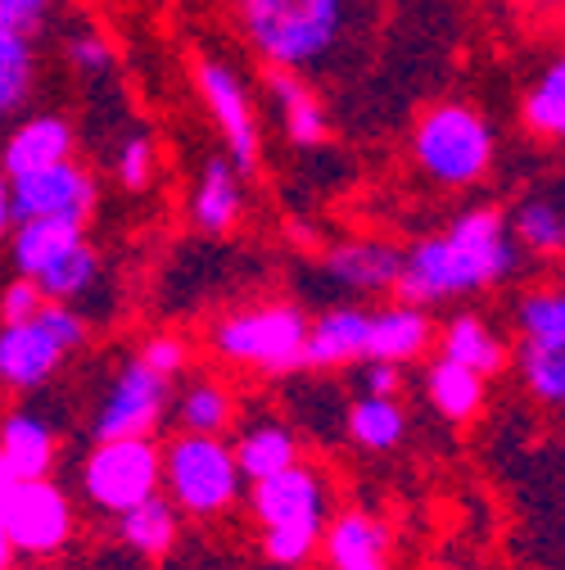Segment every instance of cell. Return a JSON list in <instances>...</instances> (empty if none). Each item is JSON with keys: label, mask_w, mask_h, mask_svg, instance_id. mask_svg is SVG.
<instances>
[{"label": "cell", "mask_w": 565, "mask_h": 570, "mask_svg": "<svg viewBox=\"0 0 565 570\" xmlns=\"http://www.w3.org/2000/svg\"><path fill=\"white\" fill-rule=\"evenodd\" d=\"M186 344L177 340V335H150L146 340V348H140V363L146 367H155L159 376H168V381H177L181 372H186Z\"/></svg>", "instance_id": "74e56055"}, {"label": "cell", "mask_w": 565, "mask_h": 570, "mask_svg": "<svg viewBox=\"0 0 565 570\" xmlns=\"http://www.w3.org/2000/svg\"><path fill=\"white\" fill-rule=\"evenodd\" d=\"M516 367L525 390L547 403V407H565V340L561 344H525L516 348Z\"/></svg>", "instance_id": "4dcf8cb0"}, {"label": "cell", "mask_w": 565, "mask_h": 570, "mask_svg": "<svg viewBox=\"0 0 565 570\" xmlns=\"http://www.w3.org/2000/svg\"><path fill=\"white\" fill-rule=\"evenodd\" d=\"M516 326L525 344H561L565 340V291H529L516 304Z\"/></svg>", "instance_id": "d6a6232c"}, {"label": "cell", "mask_w": 565, "mask_h": 570, "mask_svg": "<svg viewBox=\"0 0 565 570\" xmlns=\"http://www.w3.org/2000/svg\"><path fill=\"white\" fill-rule=\"evenodd\" d=\"M245 213V195H240V173L231 168L227 155L208 159L195 190H190V223L204 236H227Z\"/></svg>", "instance_id": "ffe728a7"}, {"label": "cell", "mask_w": 565, "mask_h": 570, "mask_svg": "<svg viewBox=\"0 0 565 570\" xmlns=\"http://www.w3.org/2000/svg\"><path fill=\"white\" fill-rule=\"evenodd\" d=\"M231 453H236V466H240V475H245V484H254V480H267V475H276V471H286V466H295L299 462V435L290 431L286 421H254L249 431L231 444Z\"/></svg>", "instance_id": "603a6c76"}, {"label": "cell", "mask_w": 565, "mask_h": 570, "mask_svg": "<svg viewBox=\"0 0 565 570\" xmlns=\"http://www.w3.org/2000/svg\"><path fill=\"white\" fill-rule=\"evenodd\" d=\"M367 344H371V308H358V304L326 308L317 322H308L304 367L335 372L348 363H367Z\"/></svg>", "instance_id": "5bb4252c"}, {"label": "cell", "mask_w": 565, "mask_h": 570, "mask_svg": "<svg viewBox=\"0 0 565 570\" xmlns=\"http://www.w3.org/2000/svg\"><path fill=\"white\" fill-rule=\"evenodd\" d=\"M28 570H59V566H50V561H37V566H28Z\"/></svg>", "instance_id": "ee69618b"}, {"label": "cell", "mask_w": 565, "mask_h": 570, "mask_svg": "<svg viewBox=\"0 0 565 570\" xmlns=\"http://www.w3.org/2000/svg\"><path fill=\"white\" fill-rule=\"evenodd\" d=\"M249 512L262 525V552L276 566H304L326 534V480L317 466L295 462L249 484Z\"/></svg>", "instance_id": "3957f363"}, {"label": "cell", "mask_w": 565, "mask_h": 570, "mask_svg": "<svg viewBox=\"0 0 565 570\" xmlns=\"http://www.w3.org/2000/svg\"><path fill=\"white\" fill-rule=\"evenodd\" d=\"M14 548H10V539H6V530H0V570H14Z\"/></svg>", "instance_id": "7bdbcfd3"}, {"label": "cell", "mask_w": 565, "mask_h": 570, "mask_svg": "<svg viewBox=\"0 0 565 570\" xmlns=\"http://www.w3.org/2000/svg\"><path fill=\"white\" fill-rule=\"evenodd\" d=\"M19 489V475L6 466V462H0V512H6V503H10V493Z\"/></svg>", "instance_id": "ab89813d"}, {"label": "cell", "mask_w": 565, "mask_h": 570, "mask_svg": "<svg viewBox=\"0 0 565 570\" xmlns=\"http://www.w3.org/2000/svg\"><path fill=\"white\" fill-rule=\"evenodd\" d=\"M236 14L267 68L308 78L367 23V0H236Z\"/></svg>", "instance_id": "7a4b0ae2"}, {"label": "cell", "mask_w": 565, "mask_h": 570, "mask_svg": "<svg viewBox=\"0 0 565 570\" xmlns=\"http://www.w3.org/2000/svg\"><path fill=\"white\" fill-rule=\"evenodd\" d=\"M484 394H488V381L448 358H435L426 372V399L444 421H470L484 407Z\"/></svg>", "instance_id": "4316f807"}, {"label": "cell", "mask_w": 565, "mask_h": 570, "mask_svg": "<svg viewBox=\"0 0 565 570\" xmlns=\"http://www.w3.org/2000/svg\"><path fill=\"white\" fill-rule=\"evenodd\" d=\"M59 440L54 425L28 407H14L0 416V462H6L19 480H46L54 466Z\"/></svg>", "instance_id": "d6986e66"}, {"label": "cell", "mask_w": 565, "mask_h": 570, "mask_svg": "<svg viewBox=\"0 0 565 570\" xmlns=\"http://www.w3.org/2000/svg\"><path fill=\"white\" fill-rule=\"evenodd\" d=\"M41 304H46L41 285L32 276H14L6 291H0V322H28L41 313Z\"/></svg>", "instance_id": "8d00e7d4"}, {"label": "cell", "mask_w": 565, "mask_h": 570, "mask_svg": "<svg viewBox=\"0 0 565 570\" xmlns=\"http://www.w3.org/2000/svg\"><path fill=\"white\" fill-rule=\"evenodd\" d=\"M118 534L140 557H163L181 534V512L168 503V498L155 493V498H146V503H136L118 517Z\"/></svg>", "instance_id": "484cf974"}, {"label": "cell", "mask_w": 565, "mask_h": 570, "mask_svg": "<svg viewBox=\"0 0 565 570\" xmlns=\"http://www.w3.org/2000/svg\"><path fill=\"white\" fill-rule=\"evenodd\" d=\"M344 431H348L353 444L367 449V453H394L407 440V412L398 407V399L363 394V399H353Z\"/></svg>", "instance_id": "d4e9b609"}, {"label": "cell", "mask_w": 565, "mask_h": 570, "mask_svg": "<svg viewBox=\"0 0 565 570\" xmlns=\"http://www.w3.org/2000/svg\"><path fill=\"white\" fill-rule=\"evenodd\" d=\"M54 14V0H0V28L14 37H37Z\"/></svg>", "instance_id": "d590c367"}, {"label": "cell", "mask_w": 565, "mask_h": 570, "mask_svg": "<svg viewBox=\"0 0 565 570\" xmlns=\"http://www.w3.org/2000/svg\"><path fill=\"white\" fill-rule=\"evenodd\" d=\"M37 87V55L28 37H14L0 28V122L23 109V100Z\"/></svg>", "instance_id": "1f68e13d"}, {"label": "cell", "mask_w": 565, "mask_h": 570, "mask_svg": "<svg viewBox=\"0 0 565 570\" xmlns=\"http://www.w3.org/2000/svg\"><path fill=\"white\" fill-rule=\"evenodd\" d=\"M516 249L534 254V258H561L565 254V204L556 195H529L516 204V213L507 218Z\"/></svg>", "instance_id": "cb8c5ba5"}, {"label": "cell", "mask_w": 565, "mask_h": 570, "mask_svg": "<svg viewBox=\"0 0 565 570\" xmlns=\"http://www.w3.org/2000/svg\"><path fill=\"white\" fill-rule=\"evenodd\" d=\"M321 267L344 291L376 295V291H394V281L403 272V249H394L389 240H344L326 249Z\"/></svg>", "instance_id": "ac0fdd59"}, {"label": "cell", "mask_w": 565, "mask_h": 570, "mask_svg": "<svg viewBox=\"0 0 565 570\" xmlns=\"http://www.w3.org/2000/svg\"><path fill=\"white\" fill-rule=\"evenodd\" d=\"M521 267V249L512 240L507 213L503 208H470L462 218H453L444 232L420 236L403 254V272L394 281L398 304L435 308L444 299L479 295L503 285Z\"/></svg>", "instance_id": "6da1fadb"}, {"label": "cell", "mask_w": 565, "mask_h": 570, "mask_svg": "<svg viewBox=\"0 0 565 570\" xmlns=\"http://www.w3.org/2000/svg\"><path fill=\"white\" fill-rule=\"evenodd\" d=\"M304 340H308V317L295 304L240 308L214 326V348L227 363L271 372V376L304 367Z\"/></svg>", "instance_id": "52a82bcc"}, {"label": "cell", "mask_w": 565, "mask_h": 570, "mask_svg": "<svg viewBox=\"0 0 565 570\" xmlns=\"http://www.w3.org/2000/svg\"><path fill=\"white\" fill-rule=\"evenodd\" d=\"M267 96L276 105V118L286 127V140L299 150H317L330 136V118L326 105L317 100V91L308 87L304 73H290V68H267Z\"/></svg>", "instance_id": "2e32d148"}, {"label": "cell", "mask_w": 565, "mask_h": 570, "mask_svg": "<svg viewBox=\"0 0 565 570\" xmlns=\"http://www.w3.org/2000/svg\"><path fill=\"white\" fill-rule=\"evenodd\" d=\"M236 416L231 390L218 381H190L177 394V425L181 435H222Z\"/></svg>", "instance_id": "83f0119b"}, {"label": "cell", "mask_w": 565, "mask_h": 570, "mask_svg": "<svg viewBox=\"0 0 565 570\" xmlns=\"http://www.w3.org/2000/svg\"><path fill=\"white\" fill-rule=\"evenodd\" d=\"M96 208V177L82 164H54L10 181V227L28 218H73L87 223Z\"/></svg>", "instance_id": "7c38bea8"}, {"label": "cell", "mask_w": 565, "mask_h": 570, "mask_svg": "<svg viewBox=\"0 0 565 570\" xmlns=\"http://www.w3.org/2000/svg\"><path fill=\"white\" fill-rule=\"evenodd\" d=\"M493 150H498L493 122L462 100H439L416 118L412 131V155L420 173L439 186H475L488 173Z\"/></svg>", "instance_id": "277c9868"}, {"label": "cell", "mask_w": 565, "mask_h": 570, "mask_svg": "<svg viewBox=\"0 0 565 570\" xmlns=\"http://www.w3.org/2000/svg\"><path fill=\"white\" fill-rule=\"evenodd\" d=\"M87 240V223H73V218H28V223H14V236H10V263H14V276H41L54 258H63L73 245Z\"/></svg>", "instance_id": "44dd1931"}, {"label": "cell", "mask_w": 565, "mask_h": 570, "mask_svg": "<svg viewBox=\"0 0 565 570\" xmlns=\"http://www.w3.org/2000/svg\"><path fill=\"white\" fill-rule=\"evenodd\" d=\"M516 6H529V10H543V14H556V10H565V0H516Z\"/></svg>", "instance_id": "b9f144b4"}, {"label": "cell", "mask_w": 565, "mask_h": 570, "mask_svg": "<svg viewBox=\"0 0 565 570\" xmlns=\"http://www.w3.org/2000/svg\"><path fill=\"white\" fill-rule=\"evenodd\" d=\"M0 530H6V539L19 557L50 561L68 539H73V503H68V493L50 475L46 480H19L6 512H0Z\"/></svg>", "instance_id": "30bf717a"}, {"label": "cell", "mask_w": 565, "mask_h": 570, "mask_svg": "<svg viewBox=\"0 0 565 570\" xmlns=\"http://www.w3.org/2000/svg\"><path fill=\"white\" fill-rule=\"evenodd\" d=\"M561 291H565V254H561Z\"/></svg>", "instance_id": "f6af8a7d"}, {"label": "cell", "mask_w": 565, "mask_h": 570, "mask_svg": "<svg viewBox=\"0 0 565 570\" xmlns=\"http://www.w3.org/2000/svg\"><path fill=\"white\" fill-rule=\"evenodd\" d=\"M63 59L73 63V73H82V78H105V73H113V46H109L105 32H96V28H73V32H68Z\"/></svg>", "instance_id": "836d02e7"}, {"label": "cell", "mask_w": 565, "mask_h": 570, "mask_svg": "<svg viewBox=\"0 0 565 570\" xmlns=\"http://www.w3.org/2000/svg\"><path fill=\"white\" fill-rule=\"evenodd\" d=\"M398 385H403V367H398V363H363V390H367V394L394 399Z\"/></svg>", "instance_id": "f35d334b"}, {"label": "cell", "mask_w": 565, "mask_h": 570, "mask_svg": "<svg viewBox=\"0 0 565 570\" xmlns=\"http://www.w3.org/2000/svg\"><path fill=\"white\" fill-rule=\"evenodd\" d=\"M435 344V317L430 308L416 304H385L371 308V344H367V363H416L420 353Z\"/></svg>", "instance_id": "e0dca14e"}, {"label": "cell", "mask_w": 565, "mask_h": 570, "mask_svg": "<svg viewBox=\"0 0 565 570\" xmlns=\"http://www.w3.org/2000/svg\"><path fill=\"white\" fill-rule=\"evenodd\" d=\"M91 326L73 304H41L28 322H0V385L6 390H41L63 363L68 353L87 344Z\"/></svg>", "instance_id": "5b68a950"}, {"label": "cell", "mask_w": 565, "mask_h": 570, "mask_svg": "<svg viewBox=\"0 0 565 570\" xmlns=\"http://www.w3.org/2000/svg\"><path fill=\"white\" fill-rule=\"evenodd\" d=\"M168 390L172 381L159 376L155 367L140 363V353L131 363L118 367L113 385L105 390L100 407H96V440H136V435H155V425L168 412Z\"/></svg>", "instance_id": "8fae6325"}, {"label": "cell", "mask_w": 565, "mask_h": 570, "mask_svg": "<svg viewBox=\"0 0 565 570\" xmlns=\"http://www.w3.org/2000/svg\"><path fill=\"white\" fill-rule=\"evenodd\" d=\"M389 525L371 512H339L321 534V557L330 570H389Z\"/></svg>", "instance_id": "9a60e30c"}, {"label": "cell", "mask_w": 565, "mask_h": 570, "mask_svg": "<svg viewBox=\"0 0 565 570\" xmlns=\"http://www.w3.org/2000/svg\"><path fill=\"white\" fill-rule=\"evenodd\" d=\"M439 358H448V363H457V367H466V372L488 381V376H498L507 367V344L484 317L462 313L439 331Z\"/></svg>", "instance_id": "7402d4cb"}, {"label": "cell", "mask_w": 565, "mask_h": 570, "mask_svg": "<svg viewBox=\"0 0 565 570\" xmlns=\"http://www.w3.org/2000/svg\"><path fill=\"white\" fill-rule=\"evenodd\" d=\"M525 127L543 140H565V55H556L525 91Z\"/></svg>", "instance_id": "f1b7e54d"}, {"label": "cell", "mask_w": 565, "mask_h": 570, "mask_svg": "<svg viewBox=\"0 0 565 570\" xmlns=\"http://www.w3.org/2000/svg\"><path fill=\"white\" fill-rule=\"evenodd\" d=\"M96 281H100V254L91 249V240L73 245L63 258H54V263L37 276L41 295H46L50 304H73L78 295H87V291H91Z\"/></svg>", "instance_id": "f546056e"}, {"label": "cell", "mask_w": 565, "mask_h": 570, "mask_svg": "<svg viewBox=\"0 0 565 570\" xmlns=\"http://www.w3.org/2000/svg\"><path fill=\"white\" fill-rule=\"evenodd\" d=\"M6 232H10V181L0 173V240H6Z\"/></svg>", "instance_id": "60d3db41"}, {"label": "cell", "mask_w": 565, "mask_h": 570, "mask_svg": "<svg viewBox=\"0 0 565 570\" xmlns=\"http://www.w3.org/2000/svg\"><path fill=\"white\" fill-rule=\"evenodd\" d=\"M195 87L204 109L214 114L222 140H227V159L240 177L258 173L262 164V136H258V114L249 100V87L240 82V73L222 59H199L195 63Z\"/></svg>", "instance_id": "9c48e42d"}, {"label": "cell", "mask_w": 565, "mask_h": 570, "mask_svg": "<svg viewBox=\"0 0 565 570\" xmlns=\"http://www.w3.org/2000/svg\"><path fill=\"white\" fill-rule=\"evenodd\" d=\"M113 173H118V181L127 190H146L155 181V140L146 131L127 136L122 146L113 150Z\"/></svg>", "instance_id": "e575fe53"}, {"label": "cell", "mask_w": 565, "mask_h": 570, "mask_svg": "<svg viewBox=\"0 0 565 570\" xmlns=\"http://www.w3.org/2000/svg\"><path fill=\"white\" fill-rule=\"evenodd\" d=\"M240 484L245 475L222 435H177L163 449V489L181 517H222Z\"/></svg>", "instance_id": "8992f818"}, {"label": "cell", "mask_w": 565, "mask_h": 570, "mask_svg": "<svg viewBox=\"0 0 565 570\" xmlns=\"http://www.w3.org/2000/svg\"><path fill=\"white\" fill-rule=\"evenodd\" d=\"M73 146H78V131L63 114L23 118L10 131L6 146H0V173H6V181H14V177H28V173L68 164L73 159Z\"/></svg>", "instance_id": "4fadbf2b"}, {"label": "cell", "mask_w": 565, "mask_h": 570, "mask_svg": "<svg viewBox=\"0 0 565 570\" xmlns=\"http://www.w3.org/2000/svg\"><path fill=\"white\" fill-rule=\"evenodd\" d=\"M163 489V449L150 435L136 440H96L82 462V493L87 503L122 517L127 508L146 503Z\"/></svg>", "instance_id": "ba28073f"}]
</instances>
